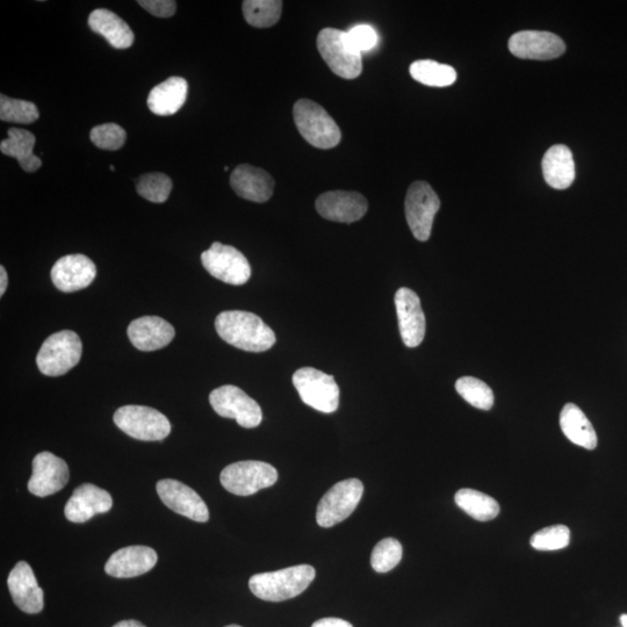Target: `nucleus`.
<instances>
[{
  "mask_svg": "<svg viewBox=\"0 0 627 627\" xmlns=\"http://www.w3.org/2000/svg\"><path fill=\"white\" fill-rule=\"evenodd\" d=\"M156 490L162 502L175 513L194 522L209 520L207 504L192 488L177 480L165 479L157 482Z\"/></svg>",
  "mask_w": 627,
  "mask_h": 627,
  "instance_id": "obj_13",
  "label": "nucleus"
},
{
  "mask_svg": "<svg viewBox=\"0 0 627 627\" xmlns=\"http://www.w3.org/2000/svg\"><path fill=\"white\" fill-rule=\"evenodd\" d=\"M70 478L66 461L50 452L36 454L28 490L39 497H47L67 486Z\"/></svg>",
  "mask_w": 627,
  "mask_h": 627,
  "instance_id": "obj_14",
  "label": "nucleus"
},
{
  "mask_svg": "<svg viewBox=\"0 0 627 627\" xmlns=\"http://www.w3.org/2000/svg\"><path fill=\"white\" fill-rule=\"evenodd\" d=\"M215 328L223 341L243 351H268L277 341L275 331L250 312H222L216 317Z\"/></svg>",
  "mask_w": 627,
  "mask_h": 627,
  "instance_id": "obj_1",
  "label": "nucleus"
},
{
  "mask_svg": "<svg viewBox=\"0 0 627 627\" xmlns=\"http://www.w3.org/2000/svg\"><path fill=\"white\" fill-rule=\"evenodd\" d=\"M127 334L140 351L163 349L174 340L176 331L168 321L158 316H143L129 324Z\"/></svg>",
  "mask_w": 627,
  "mask_h": 627,
  "instance_id": "obj_22",
  "label": "nucleus"
},
{
  "mask_svg": "<svg viewBox=\"0 0 627 627\" xmlns=\"http://www.w3.org/2000/svg\"><path fill=\"white\" fill-rule=\"evenodd\" d=\"M315 575L312 566H293L251 576L249 588L252 594L263 601L283 602L304 593L314 581Z\"/></svg>",
  "mask_w": 627,
  "mask_h": 627,
  "instance_id": "obj_2",
  "label": "nucleus"
},
{
  "mask_svg": "<svg viewBox=\"0 0 627 627\" xmlns=\"http://www.w3.org/2000/svg\"><path fill=\"white\" fill-rule=\"evenodd\" d=\"M293 385L302 402L317 412L335 413L340 406V387L327 373L313 367H302L293 374Z\"/></svg>",
  "mask_w": 627,
  "mask_h": 627,
  "instance_id": "obj_6",
  "label": "nucleus"
},
{
  "mask_svg": "<svg viewBox=\"0 0 627 627\" xmlns=\"http://www.w3.org/2000/svg\"><path fill=\"white\" fill-rule=\"evenodd\" d=\"M40 117L38 107L27 100L0 96V119L12 124H33Z\"/></svg>",
  "mask_w": 627,
  "mask_h": 627,
  "instance_id": "obj_33",
  "label": "nucleus"
},
{
  "mask_svg": "<svg viewBox=\"0 0 627 627\" xmlns=\"http://www.w3.org/2000/svg\"><path fill=\"white\" fill-rule=\"evenodd\" d=\"M458 394L471 406L489 410L494 406V393L484 381L474 377H463L457 380Z\"/></svg>",
  "mask_w": 627,
  "mask_h": 627,
  "instance_id": "obj_32",
  "label": "nucleus"
},
{
  "mask_svg": "<svg viewBox=\"0 0 627 627\" xmlns=\"http://www.w3.org/2000/svg\"><path fill=\"white\" fill-rule=\"evenodd\" d=\"M12 600L26 614H39L45 607L43 590L36 580L33 569L26 561H20L7 579Z\"/></svg>",
  "mask_w": 627,
  "mask_h": 627,
  "instance_id": "obj_20",
  "label": "nucleus"
},
{
  "mask_svg": "<svg viewBox=\"0 0 627 627\" xmlns=\"http://www.w3.org/2000/svg\"><path fill=\"white\" fill-rule=\"evenodd\" d=\"M312 627H353L349 622L341 618H322L313 624Z\"/></svg>",
  "mask_w": 627,
  "mask_h": 627,
  "instance_id": "obj_40",
  "label": "nucleus"
},
{
  "mask_svg": "<svg viewBox=\"0 0 627 627\" xmlns=\"http://www.w3.org/2000/svg\"><path fill=\"white\" fill-rule=\"evenodd\" d=\"M144 10L158 18L174 17L177 3L174 0H140L138 2Z\"/></svg>",
  "mask_w": 627,
  "mask_h": 627,
  "instance_id": "obj_39",
  "label": "nucleus"
},
{
  "mask_svg": "<svg viewBox=\"0 0 627 627\" xmlns=\"http://www.w3.org/2000/svg\"><path fill=\"white\" fill-rule=\"evenodd\" d=\"M283 12L280 0H245L243 16L247 23L257 28H268L276 25Z\"/></svg>",
  "mask_w": 627,
  "mask_h": 627,
  "instance_id": "obj_31",
  "label": "nucleus"
},
{
  "mask_svg": "<svg viewBox=\"0 0 627 627\" xmlns=\"http://www.w3.org/2000/svg\"><path fill=\"white\" fill-rule=\"evenodd\" d=\"M230 185L237 196L252 203H266L272 197L276 183L269 172L241 164L232 172Z\"/></svg>",
  "mask_w": 627,
  "mask_h": 627,
  "instance_id": "obj_23",
  "label": "nucleus"
},
{
  "mask_svg": "<svg viewBox=\"0 0 627 627\" xmlns=\"http://www.w3.org/2000/svg\"><path fill=\"white\" fill-rule=\"evenodd\" d=\"M7 283H9V279H7V272L4 266H0V295H4L7 288Z\"/></svg>",
  "mask_w": 627,
  "mask_h": 627,
  "instance_id": "obj_41",
  "label": "nucleus"
},
{
  "mask_svg": "<svg viewBox=\"0 0 627 627\" xmlns=\"http://www.w3.org/2000/svg\"><path fill=\"white\" fill-rule=\"evenodd\" d=\"M201 262L209 275L229 285L247 284L251 277L247 257L232 245L214 242L211 248L201 255Z\"/></svg>",
  "mask_w": 627,
  "mask_h": 627,
  "instance_id": "obj_10",
  "label": "nucleus"
},
{
  "mask_svg": "<svg viewBox=\"0 0 627 627\" xmlns=\"http://www.w3.org/2000/svg\"><path fill=\"white\" fill-rule=\"evenodd\" d=\"M226 627H242V626L233 624V625H228Z\"/></svg>",
  "mask_w": 627,
  "mask_h": 627,
  "instance_id": "obj_44",
  "label": "nucleus"
},
{
  "mask_svg": "<svg viewBox=\"0 0 627 627\" xmlns=\"http://www.w3.org/2000/svg\"><path fill=\"white\" fill-rule=\"evenodd\" d=\"M209 402L216 414L233 418L243 428H257L263 421L262 408L239 387L226 385L216 388L209 394Z\"/></svg>",
  "mask_w": 627,
  "mask_h": 627,
  "instance_id": "obj_12",
  "label": "nucleus"
},
{
  "mask_svg": "<svg viewBox=\"0 0 627 627\" xmlns=\"http://www.w3.org/2000/svg\"><path fill=\"white\" fill-rule=\"evenodd\" d=\"M454 501L461 510L479 522L492 521L500 514L499 503L492 496L475 489H460Z\"/></svg>",
  "mask_w": 627,
  "mask_h": 627,
  "instance_id": "obj_29",
  "label": "nucleus"
},
{
  "mask_svg": "<svg viewBox=\"0 0 627 627\" xmlns=\"http://www.w3.org/2000/svg\"><path fill=\"white\" fill-rule=\"evenodd\" d=\"M9 138L0 143V150L6 156L16 158L21 169L26 172L39 170L42 161L34 155L35 136L33 133L21 128H10L7 132Z\"/></svg>",
  "mask_w": 627,
  "mask_h": 627,
  "instance_id": "obj_28",
  "label": "nucleus"
},
{
  "mask_svg": "<svg viewBox=\"0 0 627 627\" xmlns=\"http://www.w3.org/2000/svg\"><path fill=\"white\" fill-rule=\"evenodd\" d=\"M111 170H112V171H114V170H115V168L113 167V165H111Z\"/></svg>",
  "mask_w": 627,
  "mask_h": 627,
  "instance_id": "obj_45",
  "label": "nucleus"
},
{
  "mask_svg": "<svg viewBox=\"0 0 627 627\" xmlns=\"http://www.w3.org/2000/svg\"><path fill=\"white\" fill-rule=\"evenodd\" d=\"M402 545L399 540L386 538L374 547L371 556V565L377 573L391 572L400 564L402 559Z\"/></svg>",
  "mask_w": 627,
  "mask_h": 627,
  "instance_id": "obj_35",
  "label": "nucleus"
},
{
  "mask_svg": "<svg viewBox=\"0 0 627 627\" xmlns=\"http://www.w3.org/2000/svg\"><path fill=\"white\" fill-rule=\"evenodd\" d=\"M560 427L564 435L573 444L587 450L596 449L597 435L593 424L590 423L585 413H583L578 406L574 405V403H567V405L562 408Z\"/></svg>",
  "mask_w": 627,
  "mask_h": 627,
  "instance_id": "obj_27",
  "label": "nucleus"
},
{
  "mask_svg": "<svg viewBox=\"0 0 627 627\" xmlns=\"http://www.w3.org/2000/svg\"><path fill=\"white\" fill-rule=\"evenodd\" d=\"M89 26L93 32L104 36L114 48L127 49L134 43L135 36L131 27L110 10L93 11L89 17Z\"/></svg>",
  "mask_w": 627,
  "mask_h": 627,
  "instance_id": "obj_26",
  "label": "nucleus"
},
{
  "mask_svg": "<svg viewBox=\"0 0 627 627\" xmlns=\"http://www.w3.org/2000/svg\"><path fill=\"white\" fill-rule=\"evenodd\" d=\"M349 36L355 47L362 52H369L377 46L378 34L369 25H358L351 28Z\"/></svg>",
  "mask_w": 627,
  "mask_h": 627,
  "instance_id": "obj_38",
  "label": "nucleus"
},
{
  "mask_svg": "<svg viewBox=\"0 0 627 627\" xmlns=\"http://www.w3.org/2000/svg\"><path fill=\"white\" fill-rule=\"evenodd\" d=\"M364 493V485L358 479H348L328 490L317 506L316 522L321 528H331L341 523L356 510Z\"/></svg>",
  "mask_w": 627,
  "mask_h": 627,
  "instance_id": "obj_9",
  "label": "nucleus"
},
{
  "mask_svg": "<svg viewBox=\"0 0 627 627\" xmlns=\"http://www.w3.org/2000/svg\"><path fill=\"white\" fill-rule=\"evenodd\" d=\"M189 84L182 77H170L150 91L149 110L160 117L176 114L186 102Z\"/></svg>",
  "mask_w": 627,
  "mask_h": 627,
  "instance_id": "obj_24",
  "label": "nucleus"
},
{
  "mask_svg": "<svg viewBox=\"0 0 627 627\" xmlns=\"http://www.w3.org/2000/svg\"><path fill=\"white\" fill-rule=\"evenodd\" d=\"M293 117L302 138L313 147L331 149L341 142L340 127L321 105L312 100H298L293 107Z\"/></svg>",
  "mask_w": 627,
  "mask_h": 627,
  "instance_id": "obj_3",
  "label": "nucleus"
},
{
  "mask_svg": "<svg viewBox=\"0 0 627 627\" xmlns=\"http://www.w3.org/2000/svg\"><path fill=\"white\" fill-rule=\"evenodd\" d=\"M113 507L110 493L92 484H84L74 490V494L64 508V515L72 523H85L99 514L108 513Z\"/></svg>",
  "mask_w": 627,
  "mask_h": 627,
  "instance_id": "obj_19",
  "label": "nucleus"
},
{
  "mask_svg": "<svg viewBox=\"0 0 627 627\" xmlns=\"http://www.w3.org/2000/svg\"><path fill=\"white\" fill-rule=\"evenodd\" d=\"M90 139L99 149L115 151L124 147L127 134L117 124H105L92 128Z\"/></svg>",
  "mask_w": 627,
  "mask_h": 627,
  "instance_id": "obj_37",
  "label": "nucleus"
},
{
  "mask_svg": "<svg viewBox=\"0 0 627 627\" xmlns=\"http://www.w3.org/2000/svg\"><path fill=\"white\" fill-rule=\"evenodd\" d=\"M157 553L148 546H128L112 554L105 572L113 578L131 579L146 574L157 564Z\"/></svg>",
  "mask_w": 627,
  "mask_h": 627,
  "instance_id": "obj_21",
  "label": "nucleus"
},
{
  "mask_svg": "<svg viewBox=\"0 0 627 627\" xmlns=\"http://www.w3.org/2000/svg\"><path fill=\"white\" fill-rule=\"evenodd\" d=\"M543 175L553 189L566 190L575 179V163L571 149L557 144L543 158Z\"/></svg>",
  "mask_w": 627,
  "mask_h": 627,
  "instance_id": "obj_25",
  "label": "nucleus"
},
{
  "mask_svg": "<svg viewBox=\"0 0 627 627\" xmlns=\"http://www.w3.org/2000/svg\"><path fill=\"white\" fill-rule=\"evenodd\" d=\"M400 334L408 348H416L425 336V316L418 295L410 288L402 287L395 294Z\"/></svg>",
  "mask_w": 627,
  "mask_h": 627,
  "instance_id": "obj_17",
  "label": "nucleus"
},
{
  "mask_svg": "<svg viewBox=\"0 0 627 627\" xmlns=\"http://www.w3.org/2000/svg\"><path fill=\"white\" fill-rule=\"evenodd\" d=\"M409 71L416 82L434 88H445L457 81V72L454 68L436 61H416L410 66Z\"/></svg>",
  "mask_w": 627,
  "mask_h": 627,
  "instance_id": "obj_30",
  "label": "nucleus"
},
{
  "mask_svg": "<svg viewBox=\"0 0 627 627\" xmlns=\"http://www.w3.org/2000/svg\"><path fill=\"white\" fill-rule=\"evenodd\" d=\"M322 218L341 223H353L363 218L369 203L362 194L349 191H330L321 194L315 203Z\"/></svg>",
  "mask_w": 627,
  "mask_h": 627,
  "instance_id": "obj_16",
  "label": "nucleus"
},
{
  "mask_svg": "<svg viewBox=\"0 0 627 627\" xmlns=\"http://www.w3.org/2000/svg\"><path fill=\"white\" fill-rule=\"evenodd\" d=\"M172 180L170 177L160 172L143 175L136 184V190L140 196L150 203L163 204L170 197L172 191Z\"/></svg>",
  "mask_w": 627,
  "mask_h": 627,
  "instance_id": "obj_34",
  "label": "nucleus"
},
{
  "mask_svg": "<svg viewBox=\"0 0 627 627\" xmlns=\"http://www.w3.org/2000/svg\"><path fill=\"white\" fill-rule=\"evenodd\" d=\"M621 623L623 627H627V615L621 616Z\"/></svg>",
  "mask_w": 627,
  "mask_h": 627,
  "instance_id": "obj_43",
  "label": "nucleus"
},
{
  "mask_svg": "<svg viewBox=\"0 0 627 627\" xmlns=\"http://www.w3.org/2000/svg\"><path fill=\"white\" fill-rule=\"evenodd\" d=\"M441 207L436 192L425 182L410 185L405 201L408 226L416 240L425 242L430 239L432 225Z\"/></svg>",
  "mask_w": 627,
  "mask_h": 627,
  "instance_id": "obj_11",
  "label": "nucleus"
},
{
  "mask_svg": "<svg viewBox=\"0 0 627 627\" xmlns=\"http://www.w3.org/2000/svg\"><path fill=\"white\" fill-rule=\"evenodd\" d=\"M317 49L337 76L355 79L362 74V53L353 45L348 32L324 28L317 36Z\"/></svg>",
  "mask_w": 627,
  "mask_h": 627,
  "instance_id": "obj_4",
  "label": "nucleus"
},
{
  "mask_svg": "<svg viewBox=\"0 0 627 627\" xmlns=\"http://www.w3.org/2000/svg\"><path fill=\"white\" fill-rule=\"evenodd\" d=\"M510 52L524 60L547 61L566 52L565 42L550 32L522 31L509 40Z\"/></svg>",
  "mask_w": 627,
  "mask_h": 627,
  "instance_id": "obj_15",
  "label": "nucleus"
},
{
  "mask_svg": "<svg viewBox=\"0 0 627 627\" xmlns=\"http://www.w3.org/2000/svg\"><path fill=\"white\" fill-rule=\"evenodd\" d=\"M571 542V531L565 525H553L535 533L530 539L533 549L557 551L565 549Z\"/></svg>",
  "mask_w": 627,
  "mask_h": 627,
  "instance_id": "obj_36",
  "label": "nucleus"
},
{
  "mask_svg": "<svg viewBox=\"0 0 627 627\" xmlns=\"http://www.w3.org/2000/svg\"><path fill=\"white\" fill-rule=\"evenodd\" d=\"M114 423L126 435L143 442H160L171 432L168 417L146 406H124L114 414Z\"/></svg>",
  "mask_w": 627,
  "mask_h": 627,
  "instance_id": "obj_7",
  "label": "nucleus"
},
{
  "mask_svg": "<svg viewBox=\"0 0 627 627\" xmlns=\"http://www.w3.org/2000/svg\"><path fill=\"white\" fill-rule=\"evenodd\" d=\"M50 275L57 290L72 293L89 287L96 279L97 268L89 257L68 255L55 263Z\"/></svg>",
  "mask_w": 627,
  "mask_h": 627,
  "instance_id": "obj_18",
  "label": "nucleus"
},
{
  "mask_svg": "<svg viewBox=\"0 0 627 627\" xmlns=\"http://www.w3.org/2000/svg\"><path fill=\"white\" fill-rule=\"evenodd\" d=\"M81 338L71 330H62L49 336L36 357V365L47 377L68 373L82 358Z\"/></svg>",
  "mask_w": 627,
  "mask_h": 627,
  "instance_id": "obj_5",
  "label": "nucleus"
},
{
  "mask_svg": "<svg viewBox=\"0 0 627 627\" xmlns=\"http://www.w3.org/2000/svg\"><path fill=\"white\" fill-rule=\"evenodd\" d=\"M278 480L275 467L263 461L247 460L229 465L221 472V485L229 493L239 496L254 495L272 487Z\"/></svg>",
  "mask_w": 627,
  "mask_h": 627,
  "instance_id": "obj_8",
  "label": "nucleus"
},
{
  "mask_svg": "<svg viewBox=\"0 0 627 627\" xmlns=\"http://www.w3.org/2000/svg\"><path fill=\"white\" fill-rule=\"evenodd\" d=\"M113 627H147V626L143 625L139 621H134V619H129V621H121L115 624Z\"/></svg>",
  "mask_w": 627,
  "mask_h": 627,
  "instance_id": "obj_42",
  "label": "nucleus"
}]
</instances>
